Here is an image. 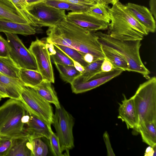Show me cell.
<instances>
[{"mask_svg":"<svg viewBox=\"0 0 156 156\" xmlns=\"http://www.w3.org/2000/svg\"><path fill=\"white\" fill-rule=\"evenodd\" d=\"M9 98L5 88L0 85V98Z\"/></svg>","mask_w":156,"mask_h":156,"instance_id":"43","label":"cell"},{"mask_svg":"<svg viewBox=\"0 0 156 156\" xmlns=\"http://www.w3.org/2000/svg\"><path fill=\"white\" fill-rule=\"evenodd\" d=\"M108 8L102 4L97 3L87 12L100 20L109 23L111 18L108 10Z\"/></svg>","mask_w":156,"mask_h":156,"instance_id":"29","label":"cell"},{"mask_svg":"<svg viewBox=\"0 0 156 156\" xmlns=\"http://www.w3.org/2000/svg\"><path fill=\"white\" fill-rule=\"evenodd\" d=\"M0 57L9 58V48L7 40L0 35Z\"/></svg>","mask_w":156,"mask_h":156,"instance_id":"35","label":"cell"},{"mask_svg":"<svg viewBox=\"0 0 156 156\" xmlns=\"http://www.w3.org/2000/svg\"><path fill=\"white\" fill-rule=\"evenodd\" d=\"M20 34L24 36L36 33L35 29L28 23H22L0 19V32Z\"/></svg>","mask_w":156,"mask_h":156,"instance_id":"16","label":"cell"},{"mask_svg":"<svg viewBox=\"0 0 156 156\" xmlns=\"http://www.w3.org/2000/svg\"><path fill=\"white\" fill-rule=\"evenodd\" d=\"M20 69L15 64L10 57H0V73L6 76L20 79Z\"/></svg>","mask_w":156,"mask_h":156,"instance_id":"27","label":"cell"},{"mask_svg":"<svg viewBox=\"0 0 156 156\" xmlns=\"http://www.w3.org/2000/svg\"><path fill=\"white\" fill-rule=\"evenodd\" d=\"M150 147H148L146 150L145 153V156H155L156 155V146L151 147L150 146Z\"/></svg>","mask_w":156,"mask_h":156,"instance_id":"40","label":"cell"},{"mask_svg":"<svg viewBox=\"0 0 156 156\" xmlns=\"http://www.w3.org/2000/svg\"><path fill=\"white\" fill-rule=\"evenodd\" d=\"M74 120L72 115L61 105L55 108L52 124L54 126L60 143L62 152L69 154V150L74 147L73 128Z\"/></svg>","mask_w":156,"mask_h":156,"instance_id":"8","label":"cell"},{"mask_svg":"<svg viewBox=\"0 0 156 156\" xmlns=\"http://www.w3.org/2000/svg\"><path fill=\"white\" fill-rule=\"evenodd\" d=\"M53 44L70 58L79 63L84 67H86L89 64L85 60L83 55L79 51L65 46Z\"/></svg>","mask_w":156,"mask_h":156,"instance_id":"28","label":"cell"},{"mask_svg":"<svg viewBox=\"0 0 156 156\" xmlns=\"http://www.w3.org/2000/svg\"><path fill=\"white\" fill-rule=\"evenodd\" d=\"M24 18L33 27H50L66 18L65 10L49 6L43 2L27 5Z\"/></svg>","mask_w":156,"mask_h":156,"instance_id":"6","label":"cell"},{"mask_svg":"<svg viewBox=\"0 0 156 156\" xmlns=\"http://www.w3.org/2000/svg\"><path fill=\"white\" fill-rule=\"evenodd\" d=\"M103 138L105 144L108 156H115L112 147L109 137L108 132L105 131L103 135Z\"/></svg>","mask_w":156,"mask_h":156,"instance_id":"38","label":"cell"},{"mask_svg":"<svg viewBox=\"0 0 156 156\" xmlns=\"http://www.w3.org/2000/svg\"><path fill=\"white\" fill-rule=\"evenodd\" d=\"M126 7L136 20L149 32L154 33L156 30L155 19L147 8L142 5L129 2Z\"/></svg>","mask_w":156,"mask_h":156,"instance_id":"15","label":"cell"},{"mask_svg":"<svg viewBox=\"0 0 156 156\" xmlns=\"http://www.w3.org/2000/svg\"><path fill=\"white\" fill-rule=\"evenodd\" d=\"M28 112V116L24 127L25 134L31 138L44 137L48 140L52 131L51 126L41 119Z\"/></svg>","mask_w":156,"mask_h":156,"instance_id":"14","label":"cell"},{"mask_svg":"<svg viewBox=\"0 0 156 156\" xmlns=\"http://www.w3.org/2000/svg\"><path fill=\"white\" fill-rule=\"evenodd\" d=\"M12 143V138L0 136V156H7Z\"/></svg>","mask_w":156,"mask_h":156,"instance_id":"33","label":"cell"},{"mask_svg":"<svg viewBox=\"0 0 156 156\" xmlns=\"http://www.w3.org/2000/svg\"><path fill=\"white\" fill-rule=\"evenodd\" d=\"M9 57L19 68L38 71L34 57L16 34L5 33Z\"/></svg>","mask_w":156,"mask_h":156,"instance_id":"9","label":"cell"},{"mask_svg":"<svg viewBox=\"0 0 156 156\" xmlns=\"http://www.w3.org/2000/svg\"><path fill=\"white\" fill-rule=\"evenodd\" d=\"M54 46L56 52L55 54L50 55L53 62L74 66L72 60L60 49Z\"/></svg>","mask_w":156,"mask_h":156,"instance_id":"31","label":"cell"},{"mask_svg":"<svg viewBox=\"0 0 156 156\" xmlns=\"http://www.w3.org/2000/svg\"><path fill=\"white\" fill-rule=\"evenodd\" d=\"M32 149L29 136L13 138L11 147L7 156H33Z\"/></svg>","mask_w":156,"mask_h":156,"instance_id":"17","label":"cell"},{"mask_svg":"<svg viewBox=\"0 0 156 156\" xmlns=\"http://www.w3.org/2000/svg\"><path fill=\"white\" fill-rule=\"evenodd\" d=\"M28 50L34 57L38 71L43 80L54 83L55 77L51 57L46 43L37 38L32 42Z\"/></svg>","mask_w":156,"mask_h":156,"instance_id":"10","label":"cell"},{"mask_svg":"<svg viewBox=\"0 0 156 156\" xmlns=\"http://www.w3.org/2000/svg\"><path fill=\"white\" fill-rule=\"evenodd\" d=\"M0 19L29 24L8 0H0Z\"/></svg>","mask_w":156,"mask_h":156,"instance_id":"19","label":"cell"},{"mask_svg":"<svg viewBox=\"0 0 156 156\" xmlns=\"http://www.w3.org/2000/svg\"><path fill=\"white\" fill-rule=\"evenodd\" d=\"M51 83L50 82L43 80L39 84L33 88L43 98L50 103L54 105L55 108H59L61 105Z\"/></svg>","mask_w":156,"mask_h":156,"instance_id":"20","label":"cell"},{"mask_svg":"<svg viewBox=\"0 0 156 156\" xmlns=\"http://www.w3.org/2000/svg\"><path fill=\"white\" fill-rule=\"evenodd\" d=\"M95 33L101 45L113 49L124 58L129 64L130 72L139 73L147 80L150 78V72L143 63L140 56L141 41L120 40L100 31Z\"/></svg>","mask_w":156,"mask_h":156,"instance_id":"3","label":"cell"},{"mask_svg":"<svg viewBox=\"0 0 156 156\" xmlns=\"http://www.w3.org/2000/svg\"><path fill=\"white\" fill-rule=\"evenodd\" d=\"M101 47L105 58L108 59L116 69L130 72L128 63L121 55L110 48L101 45Z\"/></svg>","mask_w":156,"mask_h":156,"instance_id":"22","label":"cell"},{"mask_svg":"<svg viewBox=\"0 0 156 156\" xmlns=\"http://www.w3.org/2000/svg\"><path fill=\"white\" fill-rule=\"evenodd\" d=\"M116 69L113 64L107 58H105L101 64V70L102 73L113 71Z\"/></svg>","mask_w":156,"mask_h":156,"instance_id":"36","label":"cell"},{"mask_svg":"<svg viewBox=\"0 0 156 156\" xmlns=\"http://www.w3.org/2000/svg\"><path fill=\"white\" fill-rule=\"evenodd\" d=\"M1 98H0V101L1 100Z\"/></svg>","mask_w":156,"mask_h":156,"instance_id":"46","label":"cell"},{"mask_svg":"<svg viewBox=\"0 0 156 156\" xmlns=\"http://www.w3.org/2000/svg\"><path fill=\"white\" fill-rule=\"evenodd\" d=\"M95 32L71 23L66 18L49 27L46 42L67 46L90 54L96 59H104L101 45Z\"/></svg>","mask_w":156,"mask_h":156,"instance_id":"1","label":"cell"},{"mask_svg":"<svg viewBox=\"0 0 156 156\" xmlns=\"http://www.w3.org/2000/svg\"><path fill=\"white\" fill-rule=\"evenodd\" d=\"M149 6L150 11L155 20L156 19V0H150Z\"/></svg>","mask_w":156,"mask_h":156,"instance_id":"39","label":"cell"},{"mask_svg":"<svg viewBox=\"0 0 156 156\" xmlns=\"http://www.w3.org/2000/svg\"><path fill=\"white\" fill-rule=\"evenodd\" d=\"M123 99L119 103L118 118L125 122L127 128L133 129L136 133L138 126V118L136 109L133 99L131 97L127 98L124 94H122Z\"/></svg>","mask_w":156,"mask_h":156,"instance_id":"13","label":"cell"},{"mask_svg":"<svg viewBox=\"0 0 156 156\" xmlns=\"http://www.w3.org/2000/svg\"><path fill=\"white\" fill-rule=\"evenodd\" d=\"M58 70L60 76L65 82L70 84L74 80L81 74L74 66L54 63Z\"/></svg>","mask_w":156,"mask_h":156,"instance_id":"26","label":"cell"},{"mask_svg":"<svg viewBox=\"0 0 156 156\" xmlns=\"http://www.w3.org/2000/svg\"><path fill=\"white\" fill-rule=\"evenodd\" d=\"M97 3L102 4L107 7L108 8L109 4H112V3L111 0H94Z\"/></svg>","mask_w":156,"mask_h":156,"instance_id":"42","label":"cell"},{"mask_svg":"<svg viewBox=\"0 0 156 156\" xmlns=\"http://www.w3.org/2000/svg\"><path fill=\"white\" fill-rule=\"evenodd\" d=\"M112 3V5L113 4L115 3V2H118L119 1V0H111Z\"/></svg>","mask_w":156,"mask_h":156,"instance_id":"45","label":"cell"},{"mask_svg":"<svg viewBox=\"0 0 156 156\" xmlns=\"http://www.w3.org/2000/svg\"><path fill=\"white\" fill-rule=\"evenodd\" d=\"M137 133L140 134L144 142L151 147L156 146V122L143 123L138 127Z\"/></svg>","mask_w":156,"mask_h":156,"instance_id":"21","label":"cell"},{"mask_svg":"<svg viewBox=\"0 0 156 156\" xmlns=\"http://www.w3.org/2000/svg\"><path fill=\"white\" fill-rule=\"evenodd\" d=\"M111 21L107 34L122 41L142 40L149 32L139 22L126 5L119 1L108 9Z\"/></svg>","mask_w":156,"mask_h":156,"instance_id":"2","label":"cell"},{"mask_svg":"<svg viewBox=\"0 0 156 156\" xmlns=\"http://www.w3.org/2000/svg\"><path fill=\"white\" fill-rule=\"evenodd\" d=\"M28 5L31 4L41 2L44 0H26Z\"/></svg>","mask_w":156,"mask_h":156,"instance_id":"44","label":"cell"},{"mask_svg":"<svg viewBox=\"0 0 156 156\" xmlns=\"http://www.w3.org/2000/svg\"><path fill=\"white\" fill-rule=\"evenodd\" d=\"M19 75L20 79L25 86L34 87L43 80L41 74L37 71L21 68Z\"/></svg>","mask_w":156,"mask_h":156,"instance_id":"23","label":"cell"},{"mask_svg":"<svg viewBox=\"0 0 156 156\" xmlns=\"http://www.w3.org/2000/svg\"><path fill=\"white\" fill-rule=\"evenodd\" d=\"M123 71L120 69H115L112 71L105 73L87 81L81 82L75 80L71 84L73 93L78 94L89 91L107 83L119 75Z\"/></svg>","mask_w":156,"mask_h":156,"instance_id":"12","label":"cell"},{"mask_svg":"<svg viewBox=\"0 0 156 156\" xmlns=\"http://www.w3.org/2000/svg\"><path fill=\"white\" fill-rule=\"evenodd\" d=\"M41 138H31L33 156H46L48 153L47 145Z\"/></svg>","mask_w":156,"mask_h":156,"instance_id":"30","label":"cell"},{"mask_svg":"<svg viewBox=\"0 0 156 156\" xmlns=\"http://www.w3.org/2000/svg\"><path fill=\"white\" fill-rule=\"evenodd\" d=\"M131 97L133 100L138 115L137 130L139 126L144 122H156V78L155 76L140 84Z\"/></svg>","mask_w":156,"mask_h":156,"instance_id":"5","label":"cell"},{"mask_svg":"<svg viewBox=\"0 0 156 156\" xmlns=\"http://www.w3.org/2000/svg\"><path fill=\"white\" fill-rule=\"evenodd\" d=\"M81 5L91 8L97 3L94 0H64Z\"/></svg>","mask_w":156,"mask_h":156,"instance_id":"37","label":"cell"},{"mask_svg":"<svg viewBox=\"0 0 156 156\" xmlns=\"http://www.w3.org/2000/svg\"><path fill=\"white\" fill-rule=\"evenodd\" d=\"M24 18L26 12V7L28 4L26 0H8Z\"/></svg>","mask_w":156,"mask_h":156,"instance_id":"34","label":"cell"},{"mask_svg":"<svg viewBox=\"0 0 156 156\" xmlns=\"http://www.w3.org/2000/svg\"><path fill=\"white\" fill-rule=\"evenodd\" d=\"M42 2L55 8L65 10H70L73 12H86L91 8L64 0H44Z\"/></svg>","mask_w":156,"mask_h":156,"instance_id":"25","label":"cell"},{"mask_svg":"<svg viewBox=\"0 0 156 156\" xmlns=\"http://www.w3.org/2000/svg\"><path fill=\"white\" fill-rule=\"evenodd\" d=\"M28 112L22 102L10 98L0 106V136L14 138L26 135Z\"/></svg>","mask_w":156,"mask_h":156,"instance_id":"4","label":"cell"},{"mask_svg":"<svg viewBox=\"0 0 156 156\" xmlns=\"http://www.w3.org/2000/svg\"><path fill=\"white\" fill-rule=\"evenodd\" d=\"M48 140L51 150L53 154L55 156H63L61 151L58 138L52 131L50 133Z\"/></svg>","mask_w":156,"mask_h":156,"instance_id":"32","label":"cell"},{"mask_svg":"<svg viewBox=\"0 0 156 156\" xmlns=\"http://www.w3.org/2000/svg\"><path fill=\"white\" fill-rule=\"evenodd\" d=\"M20 101L27 111L39 118L51 126L54 113L51 104L41 97L33 87L24 86L20 94Z\"/></svg>","mask_w":156,"mask_h":156,"instance_id":"7","label":"cell"},{"mask_svg":"<svg viewBox=\"0 0 156 156\" xmlns=\"http://www.w3.org/2000/svg\"><path fill=\"white\" fill-rule=\"evenodd\" d=\"M66 19L68 21L94 32L108 28L109 23L86 12H69Z\"/></svg>","mask_w":156,"mask_h":156,"instance_id":"11","label":"cell"},{"mask_svg":"<svg viewBox=\"0 0 156 156\" xmlns=\"http://www.w3.org/2000/svg\"><path fill=\"white\" fill-rule=\"evenodd\" d=\"M0 85L5 89L9 98L20 101L21 93L24 85L20 79L10 77L0 73Z\"/></svg>","mask_w":156,"mask_h":156,"instance_id":"18","label":"cell"},{"mask_svg":"<svg viewBox=\"0 0 156 156\" xmlns=\"http://www.w3.org/2000/svg\"><path fill=\"white\" fill-rule=\"evenodd\" d=\"M73 62L74 66L76 69L80 72L82 73L84 70V67L80 64L79 63L74 61L72 59Z\"/></svg>","mask_w":156,"mask_h":156,"instance_id":"41","label":"cell"},{"mask_svg":"<svg viewBox=\"0 0 156 156\" xmlns=\"http://www.w3.org/2000/svg\"><path fill=\"white\" fill-rule=\"evenodd\" d=\"M104 59H98L89 63L84 67V70L81 75L74 80L78 81L85 82L96 76L101 75L104 73H102L101 70V66Z\"/></svg>","mask_w":156,"mask_h":156,"instance_id":"24","label":"cell"}]
</instances>
